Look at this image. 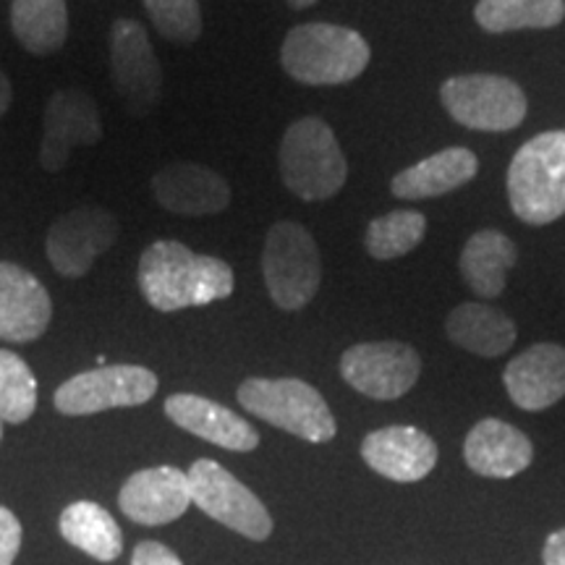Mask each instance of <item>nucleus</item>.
<instances>
[{
	"instance_id": "nucleus-1",
	"label": "nucleus",
	"mask_w": 565,
	"mask_h": 565,
	"mask_svg": "<svg viewBox=\"0 0 565 565\" xmlns=\"http://www.w3.org/2000/svg\"><path fill=\"white\" fill-rule=\"evenodd\" d=\"M139 291L158 312L207 307L233 294V270L217 257H204L181 242H154L139 257Z\"/></svg>"
},
{
	"instance_id": "nucleus-2",
	"label": "nucleus",
	"mask_w": 565,
	"mask_h": 565,
	"mask_svg": "<svg viewBox=\"0 0 565 565\" xmlns=\"http://www.w3.org/2000/svg\"><path fill=\"white\" fill-rule=\"evenodd\" d=\"M372 51L359 32L338 24H301L286 34L280 47L282 71L309 87L349 84L370 66Z\"/></svg>"
},
{
	"instance_id": "nucleus-3",
	"label": "nucleus",
	"mask_w": 565,
	"mask_h": 565,
	"mask_svg": "<svg viewBox=\"0 0 565 565\" xmlns=\"http://www.w3.org/2000/svg\"><path fill=\"white\" fill-rule=\"evenodd\" d=\"M508 200L519 221L547 225L565 215V131L529 139L508 168Z\"/></svg>"
},
{
	"instance_id": "nucleus-4",
	"label": "nucleus",
	"mask_w": 565,
	"mask_h": 565,
	"mask_svg": "<svg viewBox=\"0 0 565 565\" xmlns=\"http://www.w3.org/2000/svg\"><path fill=\"white\" fill-rule=\"evenodd\" d=\"M278 158L282 183L303 202L333 200L349 179L345 154L322 118L309 116L288 126Z\"/></svg>"
},
{
	"instance_id": "nucleus-5",
	"label": "nucleus",
	"mask_w": 565,
	"mask_h": 565,
	"mask_svg": "<svg viewBox=\"0 0 565 565\" xmlns=\"http://www.w3.org/2000/svg\"><path fill=\"white\" fill-rule=\"evenodd\" d=\"M236 398L252 416H259L263 422L307 443H330L338 433L328 401L303 380L249 377L238 387Z\"/></svg>"
},
{
	"instance_id": "nucleus-6",
	"label": "nucleus",
	"mask_w": 565,
	"mask_h": 565,
	"mask_svg": "<svg viewBox=\"0 0 565 565\" xmlns=\"http://www.w3.org/2000/svg\"><path fill=\"white\" fill-rule=\"evenodd\" d=\"M265 286L275 307L299 312L320 291L322 265L312 233L301 223L280 221L267 231L263 252Z\"/></svg>"
},
{
	"instance_id": "nucleus-7",
	"label": "nucleus",
	"mask_w": 565,
	"mask_h": 565,
	"mask_svg": "<svg viewBox=\"0 0 565 565\" xmlns=\"http://www.w3.org/2000/svg\"><path fill=\"white\" fill-rule=\"evenodd\" d=\"M440 100L454 121L475 131H511L526 118L524 89L505 76H454L443 84Z\"/></svg>"
},
{
	"instance_id": "nucleus-8",
	"label": "nucleus",
	"mask_w": 565,
	"mask_h": 565,
	"mask_svg": "<svg viewBox=\"0 0 565 565\" xmlns=\"http://www.w3.org/2000/svg\"><path fill=\"white\" fill-rule=\"evenodd\" d=\"M186 477L192 503L217 524L254 542H265L273 534V519L263 500L217 461L200 458L192 463Z\"/></svg>"
},
{
	"instance_id": "nucleus-9",
	"label": "nucleus",
	"mask_w": 565,
	"mask_h": 565,
	"mask_svg": "<svg viewBox=\"0 0 565 565\" xmlns=\"http://www.w3.org/2000/svg\"><path fill=\"white\" fill-rule=\"evenodd\" d=\"M158 393V374L137 364H110L82 372L63 383L53 404L66 416H89L108 408L141 406Z\"/></svg>"
},
{
	"instance_id": "nucleus-10",
	"label": "nucleus",
	"mask_w": 565,
	"mask_h": 565,
	"mask_svg": "<svg viewBox=\"0 0 565 565\" xmlns=\"http://www.w3.org/2000/svg\"><path fill=\"white\" fill-rule=\"evenodd\" d=\"M110 71L118 97L131 116H147L158 108L162 97V66L137 19L113 21Z\"/></svg>"
},
{
	"instance_id": "nucleus-11",
	"label": "nucleus",
	"mask_w": 565,
	"mask_h": 565,
	"mask_svg": "<svg viewBox=\"0 0 565 565\" xmlns=\"http://www.w3.org/2000/svg\"><path fill=\"white\" fill-rule=\"evenodd\" d=\"M419 374V353L401 341L356 343L341 356V377L353 391L374 401L401 398L416 385Z\"/></svg>"
},
{
	"instance_id": "nucleus-12",
	"label": "nucleus",
	"mask_w": 565,
	"mask_h": 565,
	"mask_svg": "<svg viewBox=\"0 0 565 565\" xmlns=\"http://www.w3.org/2000/svg\"><path fill=\"white\" fill-rule=\"evenodd\" d=\"M118 217L103 207H79L53 221L45 252L63 278H84L95 259L118 242Z\"/></svg>"
},
{
	"instance_id": "nucleus-13",
	"label": "nucleus",
	"mask_w": 565,
	"mask_h": 565,
	"mask_svg": "<svg viewBox=\"0 0 565 565\" xmlns=\"http://www.w3.org/2000/svg\"><path fill=\"white\" fill-rule=\"evenodd\" d=\"M103 139L100 110L87 92L58 89L42 118L40 166L47 173H61L68 166L71 150L92 147Z\"/></svg>"
},
{
	"instance_id": "nucleus-14",
	"label": "nucleus",
	"mask_w": 565,
	"mask_h": 565,
	"mask_svg": "<svg viewBox=\"0 0 565 565\" xmlns=\"http://www.w3.org/2000/svg\"><path fill=\"white\" fill-rule=\"evenodd\" d=\"M51 320L53 301L40 278L13 263H0V341H38Z\"/></svg>"
},
{
	"instance_id": "nucleus-15",
	"label": "nucleus",
	"mask_w": 565,
	"mask_h": 565,
	"mask_svg": "<svg viewBox=\"0 0 565 565\" xmlns=\"http://www.w3.org/2000/svg\"><path fill=\"white\" fill-rule=\"evenodd\" d=\"M118 505L131 521L145 526L171 524L192 505L189 477L175 466H154L131 475L118 494Z\"/></svg>"
},
{
	"instance_id": "nucleus-16",
	"label": "nucleus",
	"mask_w": 565,
	"mask_h": 565,
	"mask_svg": "<svg viewBox=\"0 0 565 565\" xmlns=\"http://www.w3.org/2000/svg\"><path fill=\"white\" fill-rule=\"evenodd\" d=\"M362 458L374 475L412 484L435 469L437 445L422 429L393 424V427L374 429L364 437Z\"/></svg>"
},
{
	"instance_id": "nucleus-17",
	"label": "nucleus",
	"mask_w": 565,
	"mask_h": 565,
	"mask_svg": "<svg viewBox=\"0 0 565 565\" xmlns=\"http://www.w3.org/2000/svg\"><path fill=\"white\" fill-rule=\"evenodd\" d=\"M152 194L173 215H217L231 204V186L221 173L196 162H173L154 173Z\"/></svg>"
},
{
	"instance_id": "nucleus-18",
	"label": "nucleus",
	"mask_w": 565,
	"mask_h": 565,
	"mask_svg": "<svg viewBox=\"0 0 565 565\" xmlns=\"http://www.w3.org/2000/svg\"><path fill=\"white\" fill-rule=\"evenodd\" d=\"M505 391L524 412H545L565 395V349L536 343L511 359L503 372Z\"/></svg>"
},
{
	"instance_id": "nucleus-19",
	"label": "nucleus",
	"mask_w": 565,
	"mask_h": 565,
	"mask_svg": "<svg viewBox=\"0 0 565 565\" xmlns=\"http://www.w3.org/2000/svg\"><path fill=\"white\" fill-rule=\"evenodd\" d=\"M166 414L181 429L217 445V448L249 454L259 445V433L244 416L231 412L217 401L204 398V395L175 393L166 401Z\"/></svg>"
},
{
	"instance_id": "nucleus-20",
	"label": "nucleus",
	"mask_w": 565,
	"mask_h": 565,
	"mask_svg": "<svg viewBox=\"0 0 565 565\" xmlns=\"http://www.w3.org/2000/svg\"><path fill=\"white\" fill-rule=\"evenodd\" d=\"M466 466L487 479H513L534 461L529 437L503 419H482L471 427L463 443Z\"/></svg>"
},
{
	"instance_id": "nucleus-21",
	"label": "nucleus",
	"mask_w": 565,
	"mask_h": 565,
	"mask_svg": "<svg viewBox=\"0 0 565 565\" xmlns=\"http://www.w3.org/2000/svg\"><path fill=\"white\" fill-rule=\"evenodd\" d=\"M477 171L479 160L475 152L466 147H448L401 171L391 183V192L398 200H429V196H443L469 183Z\"/></svg>"
},
{
	"instance_id": "nucleus-22",
	"label": "nucleus",
	"mask_w": 565,
	"mask_h": 565,
	"mask_svg": "<svg viewBox=\"0 0 565 565\" xmlns=\"http://www.w3.org/2000/svg\"><path fill=\"white\" fill-rule=\"evenodd\" d=\"M445 333L458 349L477 353V356L494 359L515 343V322L500 309L487 307V303L469 301L456 307L445 320Z\"/></svg>"
},
{
	"instance_id": "nucleus-23",
	"label": "nucleus",
	"mask_w": 565,
	"mask_h": 565,
	"mask_svg": "<svg viewBox=\"0 0 565 565\" xmlns=\"http://www.w3.org/2000/svg\"><path fill=\"white\" fill-rule=\"evenodd\" d=\"M515 259H519V252L511 238L494 228H484L466 242L458 267L479 299H498L505 291L508 270L515 265Z\"/></svg>"
},
{
	"instance_id": "nucleus-24",
	"label": "nucleus",
	"mask_w": 565,
	"mask_h": 565,
	"mask_svg": "<svg viewBox=\"0 0 565 565\" xmlns=\"http://www.w3.org/2000/svg\"><path fill=\"white\" fill-rule=\"evenodd\" d=\"M11 30L26 53H58L68 38L66 0H11Z\"/></svg>"
},
{
	"instance_id": "nucleus-25",
	"label": "nucleus",
	"mask_w": 565,
	"mask_h": 565,
	"mask_svg": "<svg viewBox=\"0 0 565 565\" xmlns=\"http://www.w3.org/2000/svg\"><path fill=\"white\" fill-rule=\"evenodd\" d=\"M58 529L63 540L79 547L89 557H95V561L110 563L124 550V534L113 521V515L103 505L89 503V500L71 503L61 513Z\"/></svg>"
},
{
	"instance_id": "nucleus-26",
	"label": "nucleus",
	"mask_w": 565,
	"mask_h": 565,
	"mask_svg": "<svg viewBox=\"0 0 565 565\" xmlns=\"http://www.w3.org/2000/svg\"><path fill=\"white\" fill-rule=\"evenodd\" d=\"M475 19L492 34L550 30L565 19V0H479Z\"/></svg>"
},
{
	"instance_id": "nucleus-27",
	"label": "nucleus",
	"mask_w": 565,
	"mask_h": 565,
	"mask_svg": "<svg viewBox=\"0 0 565 565\" xmlns=\"http://www.w3.org/2000/svg\"><path fill=\"white\" fill-rule=\"evenodd\" d=\"M427 233V217L416 210H395L383 217H374L366 228L364 246L374 259L404 257L422 244Z\"/></svg>"
},
{
	"instance_id": "nucleus-28",
	"label": "nucleus",
	"mask_w": 565,
	"mask_h": 565,
	"mask_svg": "<svg viewBox=\"0 0 565 565\" xmlns=\"http://www.w3.org/2000/svg\"><path fill=\"white\" fill-rule=\"evenodd\" d=\"M38 408V380L19 353L0 349V419L26 422Z\"/></svg>"
},
{
	"instance_id": "nucleus-29",
	"label": "nucleus",
	"mask_w": 565,
	"mask_h": 565,
	"mask_svg": "<svg viewBox=\"0 0 565 565\" xmlns=\"http://www.w3.org/2000/svg\"><path fill=\"white\" fill-rule=\"evenodd\" d=\"M154 30L162 40L192 45L202 34L200 0H145Z\"/></svg>"
},
{
	"instance_id": "nucleus-30",
	"label": "nucleus",
	"mask_w": 565,
	"mask_h": 565,
	"mask_svg": "<svg viewBox=\"0 0 565 565\" xmlns=\"http://www.w3.org/2000/svg\"><path fill=\"white\" fill-rule=\"evenodd\" d=\"M21 550V524L9 508H0V565H13Z\"/></svg>"
},
{
	"instance_id": "nucleus-31",
	"label": "nucleus",
	"mask_w": 565,
	"mask_h": 565,
	"mask_svg": "<svg viewBox=\"0 0 565 565\" xmlns=\"http://www.w3.org/2000/svg\"><path fill=\"white\" fill-rule=\"evenodd\" d=\"M131 565H183L181 557L171 547L160 545V542L147 540L139 542L131 555Z\"/></svg>"
},
{
	"instance_id": "nucleus-32",
	"label": "nucleus",
	"mask_w": 565,
	"mask_h": 565,
	"mask_svg": "<svg viewBox=\"0 0 565 565\" xmlns=\"http://www.w3.org/2000/svg\"><path fill=\"white\" fill-rule=\"evenodd\" d=\"M542 561H545V565H565V529H557L547 536Z\"/></svg>"
},
{
	"instance_id": "nucleus-33",
	"label": "nucleus",
	"mask_w": 565,
	"mask_h": 565,
	"mask_svg": "<svg viewBox=\"0 0 565 565\" xmlns=\"http://www.w3.org/2000/svg\"><path fill=\"white\" fill-rule=\"evenodd\" d=\"M11 103H13V87H11L9 76H6L3 71H0V118H3L6 113H9Z\"/></svg>"
},
{
	"instance_id": "nucleus-34",
	"label": "nucleus",
	"mask_w": 565,
	"mask_h": 565,
	"mask_svg": "<svg viewBox=\"0 0 565 565\" xmlns=\"http://www.w3.org/2000/svg\"><path fill=\"white\" fill-rule=\"evenodd\" d=\"M317 0H288V6H291V9H296V11H301V9H309V6H315Z\"/></svg>"
},
{
	"instance_id": "nucleus-35",
	"label": "nucleus",
	"mask_w": 565,
	"mask_h": 565,
	"mask_svg": "<svg viewBox=\"0 0 565 565\" xmlns=\"http://www.w3.org/2000/svg\"><path fill=\"white\" fill-rule=\"evenodd\" d=\"M0 440H3V419H0Z\"/></svg>"
}]
</instances>
